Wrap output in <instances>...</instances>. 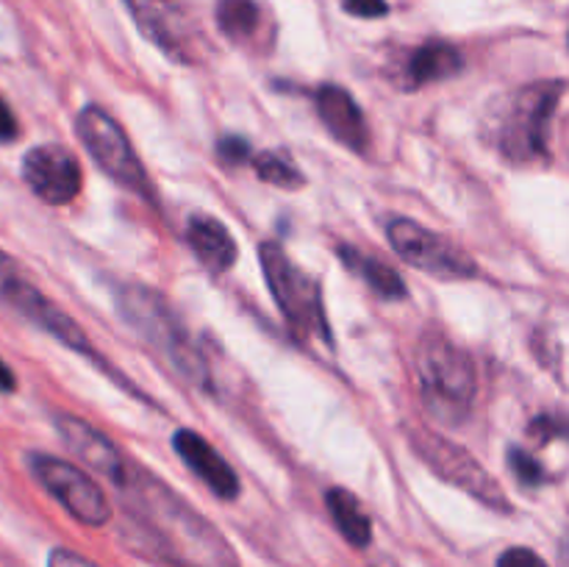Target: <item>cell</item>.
Returning <instances> with one entry per match:
<instances>
[{
  "mask_svg": "<svg viewBox=\"0 0 569 567\" xmlns=\"http://www.w3.org/2000/svg\"><path fill=\"white\" fill-rule=\"evenodd\" d=\"M17 133H20V126H17L14 111L0 98V142H11V139H17Z\"/></svg>",
  "mask_w": 569,
  "mask_h": 567,
  "instance_id": "obj_27",
  "label": "cell"
},
{
  "mask_svg": "<svg viewBox=\"0 0 569 567\" xmlns=\"http://www.w3.org/2000/svg\"><path fill=\"white\" fill-rule=\"evenodd\" d=\"M17 389V378L11 372V367L0 359V392H14Z\"/></svg>",
  "mask_w": 569,
  "mask_h": 567,
  "instance_id": "obj_29",
  "label": "cell"
},
{
  "mask_svg": "<svg viewBox=\"0 0 569 567\" xmlns=\"http://www.w3.org/2000/svg\"><path fill=\"white\" fill-rule=\"evenodd\" d=\"M117 309H120L122 320H126L144 342L153 345L159 354H164L167 359H170L172 367L181 370V376H187L189 381L198 384V387H211L209 361L200 354L198 345L192 342V337H189V331L183 328V322L178 320L172 306L167 304L164 295H159L156 289L142 287V284H126V287L117 292Z\"/></svg>",
  "mask_w": 569,
  "mask_h": 567,
  "instance_id": "obj_3",
  "label": "cell"
},
{
  "mask_svg": "<svg viewBox=\"0 0 569 567\" xmlns=\"http://www.w3.org/2000/svg\"><path fill=\"white\" fill-rule=\"evenodd\" d=\"M261 272L267 278L272 298L281 309L283 320L292 326V331L303 339H322L331 342L328 331L326 306H322V289L306 270H300L287 250L276 242H264L259 248Z\"/></svg>",
  "mask_w": 569,
  "mask_h": 567,
  "instance_id": "obj_4",
  "label": "cell"
},
{
  "mask_svg": "<svg viewBox=\"0 0 569 567\" xmlns=\"http://www.w3.org/2000/svg\"><path fill=\"white\" fill-rule=\"evenodd\" d=\"M48 567H98V565H94V561H89V559H83V556L72 554V550L56 548L53 554H50Z\"/></svg>",
  "mask_w": 569,
  "mask_h": 567,
  "instance_id": "obj_28",
  "label": "cell"
},
{
  "mask_svg": "<svg viewBox=\"0 0 569 567\" xmlns=\"http://www.w3.org/2000/svg\"><path fill=\"white\" fill-rule=\"evenodd\" d=\"M498 567H548V561L531 548H509L498 559Z\"/></svg>",
  "mask_w": 569,
  "mask_h": 567,
  "instance_id": "obj_26",
  "label": "cell"
},
{
  "mask_svg": "<svg viewBox=\"0 0 569 567\" xmlns=\"http://www.w3.org/2000/svg\"><path fill=\"white\" fill-rule=\"evenodd\" d=\"M0 298H3L6 304L14 306L22 317H28V320L37 322L39 328L53 334L59 342H64L67 348L76 350V354H94L92 342H89L87 334L81 331V326H78L67 311H61L53 300L44 298L33 284H28L26 278L14 270L11 259H6L3 253H0Z\"/></svg>",
  "mask_w": 569,
  "mask_h": 567,
  "instance_id": "obj_10",
  "label": "cell"
},
{
  "mask_svg": "<svg viewBox=\"0 0 569 567\" xmlns=\"http://www.w3.org/2000/svg\"><path fill=\"white\" fill-rule=\"evenodd\" d=\"M250 161H253L256 176H259L261 181L272 183V187H303V172L298 170V165H295L289 156L276 153V150H264V153L253 156Z\"/></svg>",
  "mask_w": 569,
  "mask_h": 567,
  "instance_id": "obj_21",
  "label": "cell"
},
{
  "mask_svg": "<svg viewBox=\"0 0 569 567\" xmlns=\"http://www.w3.org/2000/svg\"><path fill=\"white\" fill-rule=\"evenodd\" d=\"M561 92L565 87L559 81H542L520 89L511 98L509 111L500 122V150L506 159L528 165L548 156L550 120H553Z\"/></svg>",
  "mask_w": 569,
  "mask_h": 567,
  "instance_id": "obj_5",
  "label": "cell"
},
{
  "mask_svg": "<svg viewBox=\"0 0 569 567\" xmlns=\"http://www.w3.org/2000/svg\"><path fill=\"white\" fill-rule=\"evenodd\" d=\"M387 237L400 259L409 261L411 267H420L428 276L459 281V278H472L478 272L470 253H465L459 245L439 237L431 228L420 226V222L415 220L395 217L387 226Z\"/></svg>",
  "mask_w": 569,
  "mask_h": 567,
  "instance_id": "obj_7",
  "label": "cell"
},
{
  "mask_svg": "<svg viewBox=\"0 0 569 567\" xmlns=\"http://www.w3.org/2000/svg\"><path fill=\"white\" fill-rule=\"evenodd\" d=\"M465 59L459 50L448 42H426L411 53L409 64H406V81L411 87H426V83L445 81L461 72Z\"/></svg>",
  "mask_w": 569,
  "mask_h": 567,
  "instance_id": "obj_17",
  "label": "cell"
},
{
  "mask_svg": "<svg viewBox=\"0 0 569 567\" xmlns=\"http://www.w3.org/2000/svg\"><path fill=\"white\" fill-rule=\"evenodd\" d=\"M144 37L178 61L192 59L194 31L181 0H126Z\"/></svg>",
  "mask_w": 569,
  "mask_h": 567,
  "instance_id": "obj_12",
  "label": "cell"
},
{
  "mask_svg": "<svg viewBox=\"0 0 569 567\" xmlns=\"http://www.w3.org/2000/svg\"><path fill=\"white\" fill-rule=\"evenodd\" d=\"M326 504L328 515L337 523L339 534H342L350 545H356V548H367L372 539V523L370 517H367V511L361 509L359 498H356L353 493H348V489L333 487L326 493Z\"/></svg>",
  "mask_w": 569,
  "mask_h": 567,
  "instance_id": "obj_18",
  "label": "cell"
},
{
  "mask_svg": "<svg viewBox=\"0 0 569 567\" xmlns=\"http://www.w3.org/2000/svg\"><path fill=\"white\" fill-rule=\"evenodd\" d=\"M261 11L256 0H217V26L228 39L242 42L259 31Z\"/></svg>",
  "mask_w": 569,
  "mask_h": 567,
  "instance_id": "obj_20",
  "label": "cell"
},
{
  "mask_svg": "<svg viewBox=\"0 0 569 567\" xmlns=\"http://www.w3.org/2000/svg\"><path fill=\"white\" fill-rule=\"evenodd\" d=\"M317 111L333 139H339L345 148L356 150V153H365L370 148V128L348 89L337 87V83H326L317 89Z\"/></svg>",
  "mask_w": 569,
  "mask_h": 567,
  "instance_id": "obj_15",
  "label": "cell"
},
{
  "mask_svg": "<svg viewBox=\"0 0 569 567\" xmlns=\"http://www.w3.org/2000/svg\"><path fill=\"white\" fill-rule=\"evenodd\" d=\"M217 156H220L226 165H242L250 156L248 139L242 137H222L220 145H217Z\"/></svg>",
  "mask_w": 569,
  "mask_h": 567,
  "instance_id": "obj_24",
  "label": "cell"
},
{
  "mask_svg": "<svg viewBox=\"0 0 569 567\" xmlns=\"http://www.w3.org/2000/svg\"><path fill=\"white\" fill-rule=\"evenodd\" d=\"M28 467H31L33 478L76 517L83 526H106L111 517V506L106 500L103 489L81 470V467L70 465L64 459H56L48 454H31L28 456Z\"/></svg>",
  "mask_w": 569,
  "mask_h": 567,
  "instance_id": "obj_8",
  "label": "cell"
},
{
  "mask_svg": "<svg viewBox=\"0 0 569 567\" xmlns=\"http://www.w3.org/2000/svg\"><path fill=\"white\" fill-rule=\"evenodd\" d=\"M342 9L361 20H376V17L387 14L389 3L387 0H342Z\"/></svg>",
  "mask_w": 569,
  "mask_h": 567,
  "instance_id": "obj_25",
  "label": "cell"
},
{
  "mask_svg": "<svg viewBox=\"0 0 569 567\" xmlns=\"http://www.w3.org/2000/svg\"><path fill=\"white\" fill-rule=\"evenodd\" d=\"M409 437L417 454H420L422 459H426V465L431 467L433 472H439L445 481L467 489L472 498L483 500V504L492 506V509H509V506H506V495L500 493L498 481L478 465V459L470 450L450 442V439L439 437V434L428 431V428H411Z\"/></svg>",
  "mask_w": 569,
  "mask_h": 567,
  "instance_id": "obj_9",
  "label": "cell"
},
{
  "mask_svg": "<svg viewBox=\"0 0 569 567\" xmlns=\"http://www.w3.org/2000/svg\"><path fill=\"white\" fill-rule=\"evenodd\" d=\"M339 256L345 259V267L353 270L356 276H359L376 295H381V298H389V300L406 298L403 278H400L389 265L372 259V256H365L356 248H339Z\"/></svg>",
  "mask_w": 569,
  "mask_h": 567,
  "instance_id": "obj_19",
  "label": "cell"
},
{
  "mask_svg": "<svg viewBox=\"0 0 569 567\" xmlns=\"http://www.w3.org/2000/svg\"><path fill=\"white\" fill-rule=\"evenodd\" d=\"M509 465H511V472L517 476V481L526 484V487H539V484L548 478V476H545L542 465H539V461L522 448H511L509 450Z\"/></svg>",
  "mask_w": 569,
  "mask_h": 567,
  "instance_id": "obj_22",
  "label": "cell"
},
{
  "mask_svg": "<svg viewBox=\"0 0 569 567\" xmlns=\"http://www.w3.org/2000/svg\"><path fill=\"white\" fill-rule=\"evenodd\" d=\"M417 381L422 404L433 420L459 426L467 420L478 392L476 365L470 354L442 331H426L417 345Z\"/></svg>",
  "mask_w": 569,
  "mask_h": 567,
  "instance_id": "obj_2",
  "label": "cell"
},
{
  "mask_svg": "<svg viewBox=\"0 0 569 567\" xmlns=\"http://www.w3.org/2000/svg\"><path fill=\"white\" fill-rule=\"evenodd\" d=\"M56 428H59L61 439H64L67 448L78 456L87 467H92L100 476L111 478L117 487H122L128 478V465L122 461L117 445L106 437L103 431H98L94 426H89L87 420L72 415H61L56 420Z\"/></svg>",
  "mask_w": 569,
  "mask_h": 567,
  "instance_id": "obj_13",
  "label": "cell"
},
{
  "mask_svg": "<svg viewBox=\"0 0 569 567\" xmlns=\"http://www.w3.org/2000/svg\"><path fill=\"white\" fill-rule=\"evenodd\" d=\"M22 178L37 198L50 206H64L81 192V165L64 145H37L22 159Z\"/></svg>",
  "mask_w": 569,
  "mask_h": 567,
  "instance_id": "obj_11",
  "label": "cell"
},
{
  "mask_svg": "<svg viewBox=\"0 0 569 567\" xmlns=\"http://www.w3.org/2000/svg\"><path fill=\"white\" fill-rule=\"evenodd\" d=\"M172 448L181 456L183 465L222 500L239 498V478L233 472V467L211 448V442L206 437H200L198 431H189V428H181V431L172 434Z\"/></svg>",
  "mask_w": 569,
  "mask_h": 567,
  "instance_id": "obj_14",
  "label": "cell"
},
{
  "mask_svg": "<svg viewBox=\"0 0 569 567\" xmlns=\"http://www.w3.org/2000/svg\"><path fill=\"white\" fill-rule=\"evenodd\" d=\"M76 131L83 148L89 150V156L98 161L100 170L109 172L120 187L131 189L139 198H153L148 172H144L137 150L128 142L126 131H122L114 117L106 115L98 106H83L76 120Z\"/></svg>",
  "mask_w": 569,
  "mask_h": 567,
  "instance_id": "obj_6",
  "label": "cell"
},
{
  "mask_svg": "<svg viewBox=\"0 0 569 567\" xmlns=\"http://www.w3.org/2000/svg\"><path fill=\"white\" fill-rule=\"evenodd\" d=\"M531 431L539 439H567L569 442V417H553V415H539L531 422Z\"/></svg>",
  "mask_w": 569,
  "mask_h": 567,
  "instance_id": "obj_23",
  "label": "cell"
},
{
  "mask_svg": "<svg viewBox=\"0 0 569 567\" xmlns=\"http://www.w3.org/2000/svg\"><path fill=\"white\" fill-rule=\"evenodd\" d=\"M128 509L178 567H239L231 545L203 515L144 470H128Z\"/></svg>",
  "mask_w": 569,
  "mask_h": 567,
  "instance_id": "obj_1",
  "label": "cell"
},
{
  "mask_svg": "<svg viewBox=\"0 0 569 567\" xmlns=\"http://www.w3.org/2000/svg\"><path fill=\"white\" fill-rule=\"evenodd\" d=\"M187 242L200 259V265L211 272H226L231 270L237 261V242H233L231 231L222 226L217 217L209 215H194L189 217L187 226Z\"/></svg>",
  "mask_w": 569,
  "mask_h": 567,
  "instance_id": "obj_16",
  "label": "cell"
}]
</instances>
